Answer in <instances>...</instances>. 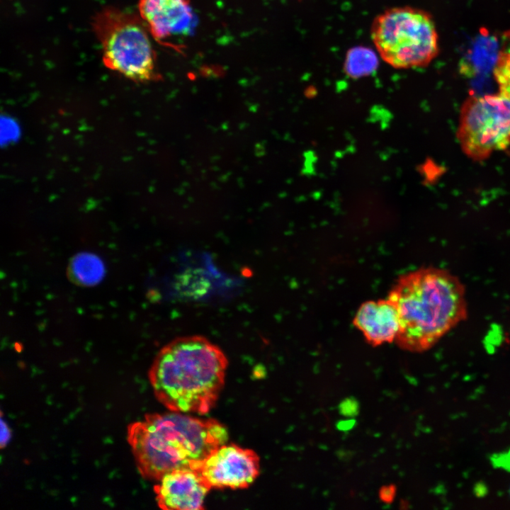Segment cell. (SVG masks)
I'll return each mask as SVG.
<instances>
[{
    "instance_id": "cell-19",
    "label": "cell",
    "mask_w": 510,
    "mask_h": 510,
    "mask_svg": "<svg viewBox=\"0 0 510 510\" xmlns=\"http://www.w3.org/2000/svg\"><path fill=\"white\" fill-rule=\"evenodd\" d=\"M354 424L355 421L351 419H348L347 420L339 421L337 424V427L340 431H348L352 429Z\"/></svg>"
},
{
    "instance_id": "cell-7",
    "label": "cell",
    "mask_w": 510,
    "mask_h": 510,
    "mask_svg": "<svg viewBox=\"0 0 510 510\" xmlns=\"http://www.w3.org/2000/svg\"><path fill=\"white\" fill-rule=\"evenodd\" d=\"M200 472L211 487L244 489L259 476L260 459L251 449L225 443L209 455Z\"/></svg>"
},
{
    "instance_id": "cell-3",
    "label": "cell",
    "mask_w": 510,
    "mask_h": 510,
    "mask_svg": "<svg viewBox=\"0 0 510 510\" xmlns=\"http://www.w3.org/2000/svg\"><path fill=\"white\" fill-rule=\"evenodd\" d=\"M227 359L205 336L178 337L159 351L149 370L157 400L170 411L208 413L225 385Z\"/></svg>"
},
{
    "instance_id": "cell-2",
    "label": "cell",
    "mask_w": 510,
    "mask_h": 510,
    "mask_svg": "<svg viewBox=\"0 0 510 510\" xmlns=\"http://www.w3.org/2000/svg\"><path fill=\"white\" fill-rule=\"evenodd\" d=\"M387 297L399 315L395 341L408 351L431 348L467 314L463 285L438 268H421L402 275Z\"/></svg>"
},
{
    "instance_id": "cell-13",
    "label": "cell",
    "mask_w": 510,
    "mask_h": 510,
    "mask_svg": "<svg viewBox=\"0 0 510 510\" xmlns=\"http://www.w3.org/2000/svg\"><path fill=\"white\" fill-rule=\"evenodd\" d=\"M377 61L371 50L356 47L349 52L345 62L348 75L353 78L364 76L372 73L376 68Z\"/></svg>"
},
{
    "instance_id": "cell-1",
    "label": "cell",
    "mask_w": 510,
    "mask_h": 510,
    "mask_svg": "<svg viewBox=\"0 0 510 510\" xmlns=\"http://www.w3.org/2000/svg\"><path fill=\"white\" fill-rule=\"evenodd\" d=\"M173 412L145 415L128 428V441L142 476L158 481L176 470H200L228 440L226 426L212 419Z\"/></svg>"
},
{
    "instance_id": "cell-11",
    "label": "cell",
    "mask_w": 510,
    "mask_h": 510,
    "mask_svg": "<svg viewBox=\"0 0 510 510\" xmlns=\"http://www.w3.org/2000/svg\"><path fill=\"white\" fill-rule=\"evenodd\" d=\"M501 52L498 39L486 30H482L460 62L461 74L470 78L489 74L497 63Z\"/></svg>"
},
{
    "instance_id": "cell-6",
    "label": "cell",
    "mask_w": 510,
    "mask_h": 510,
    "mask_svg": "<svg viewBox=\"0 0 510 510\" xmlns=\"http://www.w3.org/2000/svg\"><path fill=\"white\" fill-rule=\"evenodd\" d=\"M458 138L465 153L482 159L510 145V98L502 93L472 96L460 113Z\"/></svg>"
},
{
    "instance_id": "cell-14",
    "label": "cell",
    "mask_w": 510,
    "mask_h": 510,
    "mask_svg": "<svg viewBox=\"0 0 510 510\" xmlns=\"http://www.w3.org/2000/svg\"><path fill=\"white\" fill-rule=\"evenodd\" d=\"M494 75L500 93L510 98V57L502 51L494 69Z\"/></svg>"
},
{
    "instance_id": "cell-12",
    "label": "cell",
    "mask_w": 510,
    "mask_h": 510,
    "mask_svg": "<svg viewBox=\"0 0 510 510\" xmlns=\"http://www.w3.org/2000/svg\"><path fill=\"white\" fill-rule=\"evenodd\" d=\"M67 273L69 278L74 283L90 286L98 283L104 273L101 260L94 254L81 253L70 261Z\"/></svg>"
},
{
    "instance_id": "cell-15",
    "label": "cell",
    "mask_w": 510,
    "mask_h": 510,
    "mask_svg": "<svg viewBox=\"0 0 510 510\" xmlns=\"http://www.w3.org/2000/svg\"><path fill=\"white\" fill-rule=\"evenodd\" d=\"M358 411V404L353 398H346L339 404V412L344 416H353L357 414Z\"/></svg>"
},
{
    "instance_id": "cell-10",
    "label": "cell",
    "mask_w": 510,
    "mask_h": 510,
    "mask_svg": "<svg viewBox=\"0 0 510 510\" xmlns=\"http://www.w3.org/2000/svg\"><path fill=\"white\" fill-rule=\"evenodd\" d=\"M353 322L373 346L395 341L400 323L397 307L388 297L363 302Z\"/></svg>"
},
{
    "instance_id": "cell-17",
    "label": "cell",
    "mask_w": 510,
    "mask_h": 510,
    "mask_svg": "<svg viewBox=\"0 0 510 510\" xmlns=\"http://www.w3.org/2000/svg\"><path fill=\"white\" fill-rule=\"evenodd\" d=\"M501 51L510 57V29L506 31L502 35Z\"/></svg>"
},
{
    "instance_id": "cell-9",
    "label": "cell",
    "mask_w": 510,
    "mask_h": 510,
    "mask_svg": "<svg viewBox=\"0 0 510 510\" xmlns=\"http://www.w3.org/2000/svg\"><path fill=\"white\" fill-rule=\"evenodd\" d=\"M138 9L150 34L159 41L185 33L193 21L188 0H139Z\"/></svg>"
},
{
    "instance_id": "cell-16",
    "label": "cell",
    "mask_w": 510,
    "mask_h": 510,
    "mask_svg": "<svg viewBox=\"0 0 510 510\" xmlns=\"http://www.w3.org/2000/svg\"><path fill=\"white\" fill-rule=\"evenodd\" d=\"M396 489L389 485L382 487L380 491V497L385 502H390L395 497Z\"/></svg>"
},
{
    "instance_id": "cell-8",
    "label": "cell",
    "mask_w": 510,
    "mask_h": 510,
    "mask_svg": "<svg viewBox=\"0 0 510 510\" xmlns=\"http://www.w3.org/2000/svg\"><path fill=\"white\" fill-rule=\"evenodd\" d=\"M200 470L182 469L166 473L154 487L158 506L165 510L203 509L211 489Z\"/></svg>"
},
{
    "instance_id": "cell-18",
    "label": "cell",
    "mask_w": 510,
    "mask_h": 510,
    "mask_svg": "<svg viewBox=\"0 0 510 510\" xmlns=\"http://www.w3.org/2000/svg\"><path fill=\"white\" fill-rule=\"evenodd\" d=\"M10 430L8 428V426L4 424V421L1 419V446L3 447L5 446L10 439Z\"/></svg>"
},
{
    "instance_id": "cell-5",
    "label": "cell",
    "mask_w": 510,
    "mask_h": 510,
    "mask_svg": "<svg viewBox=\"0 0 510 510\" xmlns=\"http://www.w3.org/2000/svg\"><path fill=\"white\" fill-rule=\"evenodd\" d=\"M93 28L106 67L135 81L154 79L156 55L149 30L140 16L105 8L94 17Z\"/></svg>"
},
{
    "instance_id": "cell-4",
    "label": "cell",
    "mask_w": 510,
    "mask_h": 510,
    "mask_svg": "<svg viewBox=\"0 0 510 510\" xmlns=\"http://www.w3.org/2000/svg\"><path fill=\"white\" fill-rule=\"evenodd\" d=\"M370 36L382 60L396 69L425 67L438 52L432 17L412 6L392 7L380 13L373 21Z\"/></svg>"
}]
</instances>
